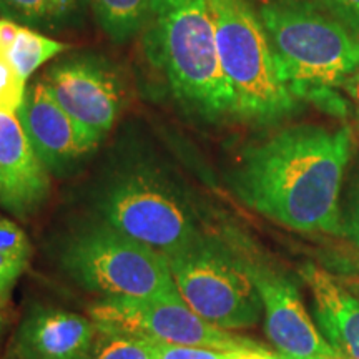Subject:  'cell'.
Wrapping results in <instances>:
<instances>
[{
	"mask_svg": "<svg viewBox=\"0 0 359 359\" xmlns=\"http://www.w3.org/2000/svg\"><path fill=\"white\" fill-rule=\"evenodd\" d=\"M32 245L25 231L0 215V309L11 302L17 281L29 268Z\"/></svg>",
	"mask_w": 359,
	"mask_h": 359,
	"instance_id": "17",
	"label": "cell"
},
{
	"mask_svg": "<svg viewBox=\"0 0 359 359\" xmlns=\"http://www.w3.org/2000/svg\"><path fill=\"white\" fill-rule=\"evenodd\" d=\"M0 167L11 180L27 217L45 203L50 193V173L35 155L17 114L0 111Z\"/></svg>",
	"mask_w": 359,
	"mask_h": 359,
	"instance_id": "14",
	"label": "cell"
},
{
	"mask_svg": "<svg viewBox=\"0 0 359 359\" xmlns=\"http://www.w3.org/2000/svg\"><path fill=\"white\" fill-rule=\"evenodd\" d=\"M64 271L105 298H163L180 294L168 259L107 223L80 228L60 253Z\"/></svg>",
	"mask_w": 359,
	"mask_h": 359,
	"instance_id": "6",
	"label": "cell"
},
{
	"mask_svg": "<svg viewBox=\"0 0 359 359\" xmlns=\"http://www.w3.org/2000/svg\"><path fill=\"white\" fill-rule=\"evenodd\" d=\"M302 276L321 334L341 359H359V288L326 269L306 264Z\"/></svg>",
	"mask_w": 359,
	"mask_h": 359,
	"instance_id": "13",
	"label": "cell"
},
{
	"mask_svg": "<svg viewBox=\"0 0 359 359\" xmlns=\"http://www.w3.org/2000/svg\"><path fill=\"white\" fill-rule=\"evenodd\" d=\"M17 116L35 155L55 177L74 173L100 145L58 105L42 79L27 88Z\"/></svg>",
	"mask_w": 359,
	"mask_h": 359,
	"instance_id": "11",
	"label": "cell"
},
{
	"mask_svg": "<svg viewBox=\"0 0 359 359\" xmlns=\"http://www.w3.org/2000/svg\"><path fill=\"white\" fill-rule=\"evenodd\" d=\"M306 100L313 103L314 107L326 111V114L333 116H346L348 114V105L344 97H341L338 92H334L331 87H309L304 88L303 92L298 93V102Z\"/></svg>",
	"mask_w": 359,
	"mask_h": 359,
	"instance_id": "21",
	"label": "cell"
},
{
	"mask_svg": "<svg viewBox=\"0 0 359 359\" xmlns=\"http://www.w3.org/2000/svg\"><path fill=\"white\" fill-rule=\"evenodd\" d=\"M356 116H358V123H359V109H358V114H356Z\"/></svg>",
	"mask_w": 359,
	"mask_h": 359,
	"instance_id": "29",
	"label": "cell"
},
{
	"mask_svg": "<svg viewBox=\"0 0 359 359\" xmlns=\"http://www.w3.org/2000/svg\"><path fill=\"white\" fill-rule=\"evenodd\" d=\"M79 12L80 0H0V19L47 32L72 25Z\"/></svg>",
	"mask_w": 359,
	"mask_h": 359,
	"instance_id": "16",
	"label": "cell"
},
{
	"mask_svg": "<svg viewBox=\"0 0 359 359\" xmlns=\"http://www.w3.org/2000/svg\"><path fill=\"white\" fill-rule=\"evenodd\" d=\"M142 34L147 58L187 114L208 123L235 118L206 0H151Z\"/></svg>",
	"mask_w": 359,
	"mask_h": 359,
	"instance_id": "2",
	"label": "cell"
},
{
	"mask_svg": "<svg viewBox=\"0 0 359 359\" xmlns=\"http://www.w3.org/2000/svg\"><path fill=\"white\" fill-rule=\"evenodd\" d=\"M218 58L235 98V118L271 125L298 105L283 82L275 53L251 0H206Z\"/></svg>",
	"mask_w": 359,
	"mask_h": 359,
	"instance_id": "5",
	"label": "cell"
},
{
	"mask_svg": "<svg viewBox=\"0 0 359 359\" xmlns=\"http://www.w3.org/2000/svg\"><path fill=\"white\" fill-rule=\"evenodd\" d=\"M231 351L158 343V359H230Z\"/></svg>",
	"mask_w": 359,
	"mask_h": 359,
	"instance_id": "22",
	"label": "cell"
},
{
	"mask_svg": "<svg viewBox=\"0 0 359 359\" xmlns=\"http://www.w3.org/2000/svg\"><path fill=\"white\" fill-rule=\"evenodd\" d=\"M97 338L95 323L67 309H30L13 336L15 359H90Z\"/></svg>",
	"mask_w": 359,
	"mask_h": 359,
	"instance_id": "12",
	"label": "cell"
},
{
	"mask_svg": "<svg viewBox=\"0 0 359 359\" xmlns=\"http://www.w3.org/2000/svg\"><path fill=\"white\" fill-rule=\"evenodd\" d=\"M102 222L165 258L185 251L205 236L185 190L151 163L123 165L98 188Z\"/></svg>",
	"mask_w": 359,
	"mask_h": 359,
	"instance_id": "4",
	"label": "cell"
},
{
	"mask_svg": "<svg viewBox=\"0 0 359 359\" xmlns=\"http://www.w3.org/2000/svg\"><path fill=\"white\" fill-rule=\"evenodd\" d=\"M343 88L346 90L349 98L359 107V69L343 83Z\"/></svg>",
	"mask_w": 359,
	"mask_h": 359,
	"instance_id": "27",
	"label": "cell"
},
{
	"mask_svg": "<svg viewBox=\"0 0 359 359\" xmlns=\"http://www.w3.org/2000/svg\"><path fill=\"white\" fill-rule=\"evenodd\" d=\"M58 105L102 143L125 107V87L114 67L103 58L77 55L58 60L43 74Z\"/></svg>",
	"mask_w": 359,
	"mask_h": 359,
	"instance_id": "9",
	"label": "cell"
},
{
	"mask_svg": "<svg viewBox=\"0 0 359 359\" xmlns=\"http://www.w3.org/2000/svg\"><path fill=\"white\" fill-rule=\"evenodd\" d=\"M230 359H280V356L266 349H240V351H231Z\"/></svg>",
	"mask_w": 359,
	"mask_h": 359,
	"instance_id": "26",
	"label": "cell"
},
{
	"mask_svg": "<svg viewBox=\"0 0 359 359\" xmlns=\"http://www.w3.org/2000/svg\"><path fill=\"white\" fill-rule=\"evenodd\" d=\"M90 316L100 330L125 331L156 343L222 351L263 349L257 341L233 334L203 320L180 294L163 298H103L93 304Z\"/></svg>",
	"mask_w": 359,
	"mask_h": 359,
	"instance_id": "8",
	"label": "cell"
},
{
	"mask_svg": "<svg viewBox=\"0 0 359 359\" xmlns=\"http://www.w3.org/2000/svg\"><path fill=\"white\" fill-rule=\"evenodd\" d=\"M296 100L309 87H343L359 69V37L318 0H251Z\"/></svg>",
	"mask_w": 359,
	"mask_h": 359,
	"instance_id": "3",
	"label": "cell"
},
{
	"mask_svg": "<svg viewBox=\"0 0 359 359\" xmlns=\"http://www.w3.org/2000/svg\"><path fill=\"white\" fill-rule=\"evenodd\" d=\"M341 222H343V235L359 248V175L349 187L346 205L341 208Z\"/></svg>",
	"mask_w": 359,
	"mask_h": 359,
	"instance_id": "23",
	"label": "cell"
},
{
	"mask_svg": "<svg viewBox=\"0 0 359 359\" xmlns=\"http://www.w3.org/2000/svg\"><path fill=\"white\" fill-rule=\"evenodd\" d=\"M281 359V358H280ZM320 359H341L339 356H334V358H320Z\"/></svg>",
	"mask_w": 359,
	"mask_h": 359,
	"instance_id": "28",
	"label": "cell"
},
{
	"mask_svg": "<svg viewBox=\"0 0 359 359\" xmlns=\"http://www.w3.org/2000/svg\"><path fill=\"white\" fill-rule=\"evenodd\" d=\"M351 154L348 125H291L245 148L231 188L241 203L281 226L343 235L339 200Z\"/></svg>",
	"mask_w": 359,
	"mask_h": 359,
	"instance_id": "1",
	"label": "cell"
},
{
	"mask_svg": "<svg viewBox=\"0 0 359 359\" xmlns=\"http://www.w3.org/2000/svg\"><path fill=\"white\" fill-rule=\"evenodd\" d=\"M0 48L6 52L17 74L27 82L35 70L65 52L69 45L47 37L40 30L0 19Z\"/></svg>",
	"mask_w": 359,
	"mask_h": 359,
	"instance_id": "15",
	"label": "cell"
},
{
	"mask_svg": "<svg viewBox=\"0 0 359 359\" xmlns=\"http://www.w3.org/2000/svg\"><path fill=\"white\" fill-rule=\"evenodd\" d=\"M180 296L203 320L226 331L258 323V290L230 241L205 235L198 243L167 258Z\"/></svg>",
	"mask_w": 359,
	"mask_h": 359,
	"instance_id": "7",
	"label": "cell"
},
{
	"mask_svg": "<svg viewBox=\"0 0 359 359\" xmlns=\"http://www.w3.org/2000/svg\"><path fill=\"white\" fill-rule=\"evenodd\" d=\"M100 29L116 43L142 32L151 0H88Z\"/></svg>",
	"mask_w": 359,
	"mask_h": 359,
	"instance_id": "18",
	"label": "cell"
},
{
	"mask_svg": "<svg viewBox=\"0 0 359 359\" xmlns=\"http://www.w3.org/2000/svg\"><path fill=\"white\" fill-rule=\"evenodd\" d=\"M25 83L0 48V111L17 114L20 110L27 92Z\"/></svg>",
	"mask_w": 359,
	"mask_h": 359,
	"instance_id": "20",
	"label": "cell"
},
{
	"mask_svg": "<svg viewBox=\"0 0 359 359\" xmlns=\"http://www.w3.org/2000/svg\"><path fill=\"white\" fill-rule=\"evenodd\" d=\"M90 359H158V343L145 336L97 327Z\"/></svg>",
	"mask_w": 359,
	"mask_h": 359,
	"instance_id": "19",
	"label": "cell"
},
{
	"mask_svg": "<svg viewBox=\"0 0 359 359\" xmlns=\"http://www.w3.org/2000/svg\"><path fill=\"white\" fill-rule=\"evenodd\" d=\"M0 208L7 210V212L15 215L17 218H27L24 205H22L19 195L13 190L11 180L7 178L2 167H0Z\"/></svg>",
	"mask_w": 359,
	"mask_h": 359,
	"instance_id": "25",
	"label": "cell"
},
{
	"mask_svg": "<svg viewBox=\"0 0 359 359\" xmlns=\"http://www.w3.org/2000/svg\"><path fill=\"white\" fill-rule=\"evenodd\" d=\"M336 20L359 37V0H318Z\"/></svg>",
	"mask_w": 359,
	"mask_h": 359,
	"instance_id": "24",
	"label": "cell"
},
{
	"mask_svg": "<svg viewBox=\"0 0 359 359\" xmlns=\"http://www.w3.org/2000/svg\"><path fill=\"white\" fill-rule=\"evenodd\" d=\"M238 257L257 286L263 304L264 326L271 344L281 359L334 358L338 353L314 326L302 302L299 290L280 269L248 253L246 246H236Z\"/></svg>",
	"mask_w": 359,
	"mask_h": 359,
	"instance_id": "10",
	"label": "cell"
}]
</instances>
